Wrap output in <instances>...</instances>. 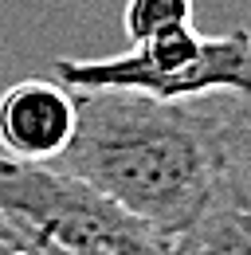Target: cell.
I'll return each instance as SVG.
<instances>
[{
    "label": "cell",
    "instance_id": "1",
    "mask_svg": "<svg viewBox=\"0 0 251 255\" xmlns=\"http://www.w3.org/2000/svg\"><path fill=\"white\" fill-rule=\"evenodd\" d=\"M51 165L91 181L169 240L224 192L204 98L165 102L122 87L75 91V133Z\"/></svg>",
    "mask_w": 251,
    "mask_h": 255
},
{
    "label": "cell",
    "instance_id": "2",
    "mask_svg": "<svg viewBox=\"0 0 251 255\" xmlns=\"http://www.w3.org/2000/svg\"><path fill=\"white\" fill-rule=\"evenodd\" d=\"M0 216L71 255H173V240L51 161L0 157Z\"/></svg>",
    "mask_w": 251,
    "mask_h": 255
},
{
    "label": "cell",
    "instance_id": "3",
    "mask_svg": "<svg viewBox=\"0 0 251 255\" xmlns=\"http://www.w3.org/2000/svg\"><path fill=\"white\" fill-rule=\"evenodd\" d=\"M51 75L71 91L122 87L165 102L244 95L251 91V32L236 28L224 35H204L196 28H177L110 59H55Z\"/></svg>",
    "mask_w": 251,
    "mask_h": 255
},
{
    "label": "cell",
    "instance_id": "4",
    "mask_svg": "<svg viewBox=\"0 0 251 255\" xmlns=\"http://www.w3.org/2000/svg\"><path fill=\"white\" fill-rule=\"evenodd\" d=\"M75 133V91L59 79H20L0 95V149L12 161H55Z\"/></svg>",
    "mask_w": 251,
    "mask_h": 255
},
{
    "label": "cell",
    "instance_id": "5",
    "mask_svg": "<svg viewBox=\"0 0 251 255\" xmlns=\"http://www.w3.org/2000/svg\"><path fill=\"white\" fill-rule=\"evenodd\" d=\"M204 106H208V122H212L220 189L244 212H251V91L208 95Z\"/></svg>",
    "mask_w": 251,
    "mask_h": 255
},
{
    "label": "cell",
    "instance_id": "6",
    "mask_svg": "<svg viewBox=\"0 0 251 255\" xmlns=\"http://www.w3.org/2000/svg\"><path fill=\"white\" fill-rule=\"evenodd\" d=\"M173 255H251V212L220 192L185 232L173 236Z\"/></svg>",
    "mask_w": 251,
    "mask_h": 255
},
{
    "label": "cell",
    "instance_id": "7",
    "mask_svg": "<svg viewBox=\"0 0 251 255\" xmlns=\"http://www.w3.org/2000/svg\"><path fill=\"white\" fill-rule=\"evenodd\" d=\"M192 16H196L192 0H126L122 28L129 43H145L177 28H192Z\"/></svg>",
    "mask_w": 251,
    "mask_h": 255
},
{
    "label": "cell",
    "instance_id": "8",
    "mask_svg": "<svg viewBox=\"0 0 251 255\" xmlns=\"http://www.w3.org/2000/svg\"><path fill=\"white\" fill-rule=\"evenodd\" d=\"M8 228H12V236L28 248V255H71V252H63L59 244H51L47 236H39V232H31V228H20V224H12L8 220Z\"/></svg>",
    "mask_w": 251,
    "mask_h": 255
},
{
    "label": "cell",
    "instance_id": "9",
    "mask_svg": "<svg viewBox=\"0 0 251 255\" xmlns=\"http://www.w3.org/2000/svg\"><path fill=\"white\" fill-rule=\"evenodd\" d=\"M0 255H28V248L12 236V228H8V220L0 216Z\"/></svg>",
    "mask_w": 251,
    "mask_h": 255
}]
</instances>
